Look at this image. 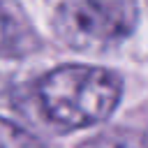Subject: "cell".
Segmentation results:
<instances>
[{"mask_svg":"<svg viewBox=\"0 0 148 148\" xmlns=\"http://www.w3.org/2000/svg\"><path fill=\"white\" fill-rule=\"evenodd\" d=\"M37 37L16 0H0V56L18 58L32 51Z\"/></svg>","mask_w":148,"mask_h":148,"instance_id":"3","label":"cell"},{"mask_svg":"<svg viewBox=\"0 0 148 148\" xmlns=\"http://www.w3.org/2000/svg\"><path fill=\"white\" fill-rule=\"evenodd\" d=\"M83 148H148V136L134 130H106L86 141Z\"/></svg>","mask_w":148,"mask_h":148,"instance_id":"4","label":"cell"},{"mask_svg":"<svg viewBox=\"0 0 148 148\" xmlns=\"http://www.w3.org/2000/svg\"><path fill=\"white\" fill-rule=\"evenodd\" d=\"M136 18L134 0H65L53 14V30L76 51H104L127 39Z\"/></svg>","mask_w":148,"mask_h":148,"instance_id":"2","label":"cell"},{"mask_svg":"<svg viewBox=\"0 0 148 148\" xmlns=\"http://www.w3.org/2000/svg\"><path fill=\"white\" fill-rule=\"evenodd\" d=\"M123 92L120 79L92 65H62L37 83L42 113L58 130H83L111 116Z\"/></svg>","mask_w":148,"mask_h":148,"instance_id":"1","label":"cell"},{"mask_svg":"<svg viewBox=\"0 0 148 148\" xmlns=\"http://www.w3.org/2000/svg\"><path fill=\"white\" fill-rule=\"evenodd\" d=\"M0 148H44V143L21 125L0 118Z\"/></svg>","mask_w":148,"mask_h":148,"instance_id":"5","label":"cell"}]
</instances>
